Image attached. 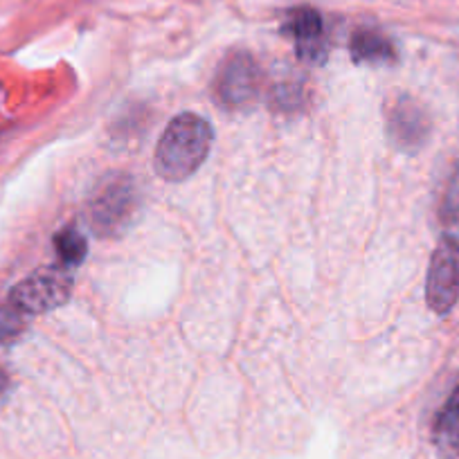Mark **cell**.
Wrapping results in <instances>:
<instances>
[{
	"label": "cell",
	"instance_id": "8992f818",
	"mask_svg": "<svg viewBox=\"0 0 459 459\" xmlns=\"http://www.w3.org/2000/svg\"><path fill=\"white\" fill-rule=\"evenodd\" d=\"M432 122L426 106L412 97H399L387 113V135L390 143L403 153H417L430 138Z\"/></svg>",
	"mask_w": 459,
	"mask_h": 459
},
{
	"label": "cell",
	"instance_id": "4fadbf2b",
	"mask_svg": "<svg viewBox=\"0 0 459 459\" xmlns=\"http://www.w3.org/2000/svg\"><path fill=\"white\" fill-rule=\"evenodd\" d=\"M273 101L280 110L299 108L302 104V88L295 82H280L273 88Z\"/></svg>",
	"mask_w": 459,
	"mask_h": 459
},
{
	"label": "cell",
	"instance_id": "7a4b0ae2",
	"mask_svg": "<svg viewBox=\"0 0 459 459\" xmlns=\"http://www.w3.org/2000/svg\"><path fill=\"white\" fill-rule=\"evenodd\" d=\"M138 185L125 171L101 176L88 201V223L97 237H117L126 232L138 214Z\"/></svg>",
	"mask_w": 459,
	"mask_h": 459
},
{
	"label": "cell",
	"instance_id": "52a82bcc",
	"mask_svg": "<svg viewBox=\"0 0 459 459\" xmlns=\"http://www.w3.org/2000/svg\"><path fill=\"white\" fill-rule=\"evenodd\" d=\"M284 34L293 39L298 56L307 64H322L326 59L325 23H322L320 12H316L313 7H298V10L289 12Z\"/></svg>",
	"mask_w": 459,
	"mask_h": 459
},
{
	"label": "cell",
	"instance_id": "5bb4252c",
	"mask_svg": "<svg viewBox=\"0 0 459 459\" xmlns=\"http://www.w3.org/2000/svg\"><path fill=\"white\" fill-rule=\"evenodd\" d=\"M5 387H7V374L3 372V368H0V392L5 390Z\"/></svg>",
	"mask_w": 459,
	"mask_h": 459
},
{
	"label": "cell",
	"instance_id": "3957f363",
	"mask_svg": "<svg viewBox=\"0 0 459 459\" xmlns=\"http://www.w3.org/2000/svg\"><path fill=\"white\" fill-rule=\"evenodd\" d=\"M262 92V68L257 59L246 50L230 52L221 61L214 77V95L221 108L241 113L255 106Z\"/></svg>",
	"mask_w": 459,
	"mask_h": 459
},
{
	"label": "cell",
	"instance_id": "30bf717a",
	"mask_svg": "<svg viewBox=\"0 0 459 459\" xmlns=\"http://www.w3.org/2000/svg\"><path fill=\"white\" fill-rule=\"evenodd\" d=\"M55 248L64 266H79L88 255L86 237L79 232L77 225H65L56 232Z\"/></svg>",
	"mask_w": 459,
	"mask_h": 459
},
{
	"label": "cell",
	"instance_id": "7c38bea8",
	"mask_svg": "<svg viewBox=\"0 0 459 459\" xmlns=\"http://www.w3.org/2000/svg\"><path fill=\"white\" fill-rule=\"evenodd\" d=\"M441 221L448 225L459 223V165L455 167L448 185H446L444 201H441Z\"/></svg>",
	"mask_w": 459,
	"mask_h": 459
},
{
	"label": "cell",
	"instance_id": "9c48e42d",
	"mask_svg": "<svg viewBox=\"0 0 459 459\" xmlns=\"http://www.w3.org/2000/svg\"><path fill=\"white\" fill-rule=\"evenodd\" d=\"M350 50L356 64H392L396 59L394 43L378 30L369 28L356 30Z\"/></svg>",
	"mask_w": 459,
	"mask_h": 459
},
{
	"label": "cell",
	"instance_id": "5b68a950",
	"mask_svg": "<svg viewBox=\"0 0 459 459\" xmlns=\"http://www.w3.org/2000/svg\"><path fill=\"white\" fill-rule=\"evenodd\" d=\"M459 299V237L444 235L432 250L426 277V302L432 313L446 316Z\"/></svg>",
	"mask_w": 459,
	"mask_h": 459
},
{
	"label": "cell",
	"instance_id": "6da1fadb",
	"mask_svg": "<svg viewBox=\"0 0 459 459\" xmlns=\"http://www.w3.org/2000/svg\"><path fill=\"white\" fill-rule=\"evenodd\" d=\"M212 149V126L196 113H180L167 125L156 147V171L162 180L180 183L205 162Z\"/></svg>",
	"mask_w": 459,
	"mask_h": 459
},
{
	"label": "cell",
	"instance_id": "277c9868",
	"mask_svg": "<svg viewBox=\"0 0 459 459\" xmlns=\"http://www.w3.org/2000/svg\"><path fill=\"white\" fill-rule=\"evenodd\" d=\"M74 277L68 266H43L12 289L10 304L23 316H41L64 307L73 295Z\"/></svg>",
	"mask_w": 459,
	"mask_h": 459
},
{
	"label": "cell",
	"instance_id": "ba28073f",
	"mask_svg": "<svg viewBox=\"0 0 459 459\" xmlns=\"http://www.w3.org/2000/svg\"><path fill=\"white\" fill-rule=\"evenodd\" d=\"M432 441L439 450L441 457L455 459L459 457V385L455 387L453 394L441 405L439 414L432 428Z\"/></svg>",
	"mask_w": 459,
	"mask_h": 459
},
{
	"label": "cell",
	"instance_id": "8fae6325",
	"mask_svg": "<svg viewBox=\"0 0 459 459\" xmlns=\"http://www.w3.org/2000/svg\"><path fill=\"white\" fill-rule=\"evenodd\" d=\"M25 331V316L14 307H0V344L14 342Z\"/></svg>",
	"mask_w": 459,
	"mask_h": 459
}]
</instances>
